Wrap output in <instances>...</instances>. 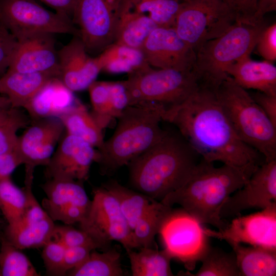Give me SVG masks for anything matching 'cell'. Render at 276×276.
<instances>
[{"mask_svg": "<svg viewBox=\"0 0 276 276\" xmlns=\"http://www.w3.org/2000/svg\"><path fill=\"white\" fill-rule=\"evenodd\" d=\"M163 120L175 125L206 162L237 167L261 165L260 154L238 137L211 89L199 85L181 104L166 111Z\"/></svg>", "mask_w": 276, "mask_h": 276, "instance_id": "1", "label": "cell"}, {"mask_svg": "<svg viewBox=\"0 0 276 276\" xmlns=\"http://www.w3.org/2000/svg\"><path fill=\"white\" fill-rule=\"evenodd\" d=\"M260 165L222 164L216 167L214 163L201 158L185 183L160 202L170 206L178 204L203 225L222 229L228 223L220 216L223 204L247 181Z\"/></svg>", "mask_w": 276, "mask_h": 276, "instance_id": "2", "label": "cell"}, {"mask_svg": "<svg viewBox=\"0 0 276 276\" xmlns=\"http://www.w3.org/2000/svg\"><path fill=\"white\" fill-rule=\"evenodd\" d=\"M199 158L179 132L167 131L159 142L127 165L130 182L136 191L160 202L185 183Z\"/></svg>", "mask_w": 276, "mask_h": 276, "instance_id": "3", "label": "cell"}, {"mask_svg": "<svg viewBox=\"0 0 276 276\" xmlns=\"http://www.w3.org/2000/svg\"><path fill=\"white\" fill-rule=\"evenodd\" d=\"M112 135L97 150V163L106 170L127 165L159 142L166 134L159 108L150 104L127 106L117 118Z\"/></svg>", "mask_w": 276, "mask_h": 276, "instance_id": "4", "label": "cell"}, {"mask_svg": "<svg viewBox=\"0 0 276 276\" xmlns=\"http://www.w3.org/2000/svg\"><path fill=\"white\" fill-rule=\"evenodd\" d=\"M266 26L264 20L254 24L236 21L220 36L201 45L195 52L192 69L199 85L216 91L228 76V68L250 55Z\"/></svg>", "mask_w": 276, "mask_h": 276, "instance_id": "5", "label": "cell"}, {"mask_svg": "<svg viewBox=\"0 0 276 276\" xmlns=\"http://www.w3.org/2000/svg\"><path fill=\"white\" fill-rule=\"evenodd\" d=\"M238 137L262 155L265 162L276 159V126L244 88L228 76L215 91Z\"/></svg>", "mask_w": 276, "mask_h": 276, "instance_id": "6", "label": "cell"}, {"mask_svg": "<svg viewBox=\"0 0 276 276\" xmlns=\"http://www.w3.org/2000/svg\"><path fill=\"white\" fill-rule=\"evenodd\" d=\"M128 106L151 104L165 112L185 101L199 86L192 70L155 68L150 66L128 74L122 81ZM163 119V118H162Z\"/></svg>", "mask_w": 276, "mask_h": 276, "instance_id": "7", "label": "cell"}, {"mask_svg": "<svg viewBox=\"0 0 276 276\" xmlns=\"http://www.w3.org/2000/svg\"><path fill=\"white\" fill-rule=\"evenodd\" d=\"M236 22L235 14L223 0L181 1L174 29L193 50L225 32Z\"/></svg>", "mask_w": 276, "mask_h": 276, "instance_id": "8", "label": "cell"}, {"mask_svg": "<svg viewBox=\"0 0 276 276\" xmlns=\"http://www.w3.org/2000/svg\"><path fill=\"white\" fill-rule=\"evenodd\" d=\"M130 8L128 0H78L72 21L89 54L98 55L114 41L119 20Z\"/></svg>", "mask_w": 276, "mask_h": 276, "instance_id": "9", "label": "cell"}, {"mask_svg": "<svg viewBox=\"0 0 276 276\" xmlns=\"http://www.w3.org/2000/svg\"><path fill=\"white\" fill-rule=\"evenodd\" d=\"M204 227L180 207L172 208L161 225L158 234L163 249L187 271L194 270L211 245Z\"/></svg>", "mask_w": 276, "mask_h": 276, "instance_id": "10", "label": "cell"}, {"mask_svg": "<svg viewBox=\"0 0 276 276\" xmlns=\"http://www.w3.org/2000/svg\"><path fill=\"white\" fill-rule=\"evenodd\" d=\"M0 23L17 40L37 33L79 36L71 19L48 10L35 0H0Z\"/></svg>", "mask_w": 276, "mask_h": 276, "instance_id": "11", "label": "cell"}, {"mask_svg": "<svg viewBox=\"0 0 276 276\" xmlns=\"http://www.w3.org/2000/svg\"><path fill=\"white\" fill-rule=\"evenodd\" d=\"M93 199L85 218L79 223L103 250L116 241L125 249L137 248L132 232L123 216L116 198L103 186L93 190Z\"/></svg>", "mask_w": 276, "mask_h": 276, "instance_id": "12", "label": "cell"}, {"mask_svg": "<svg viewBox=\"0 0 276 276\" xmlns=\"http://www.w3.org/2000/svg\"><path fill=\"white\" fill-rule=\"evenodd\" d=\"M210 237L226 241L231 246L238 244L276 250V202L256 213L234 217L223 229L204 227Z\"/></svg>", "mask_w": 276, "mask_h": 276, "instance_id": "13", "label": "cell"}, {"mask_svg": "<svg viewBox=\"0 0 276 276\" xmlns=\"http://www.w3.org/2000/svg\"><path fill=\"white\" fill-rule=\"evenodd\" d=\"M276 202V159L258 167L247 181L231 195L223 204L221 219L241 215L245 210L264 209Z\"/></svg>", "mask_w": 276, "mask_h": 276, "instance_id": "14", "label": "cell"}, {"mask_svg": "<svg viewBox=\"0 0 276 276\" xmlns=\"http://www.w3.org/2000/svg\"><path fill=\"white\" fill-rule=\"evenodd\" d=\"M42 189L47 195L42 207L54 222L72 225L80 223L86 216L91 200L82 182L49 179Z\"/></svg>", "mask_w": 276, "mask_h": 276, "instance_id": "15", "label": "cell"}, {"mask_svg": "<svg viewBox=\"0 0 276 276\" xmlns=\"http://www.w3.org/2000/svg\"><path fill=\"white\" fill-rule=\"evenodd\" d=\"M97 158L98 151L93 146L81 138L66 133L45 166L44 175L48 179L83 183L88 178L90 166Z\"/></svg>", "mask_w": 276, "mask_h": 276, "instance_id": "16", "label": "cell"}, {"mask_svg": "<svg viewBox=\"0 0 276 276\" xmlns=\"http://www.w3.org/2000/svg\"><path fill=\"white\" fill-rule=\"evenodd\" d=\"M140 50L147 63L155 68L192 70L195 59V52L173 27L156 28Z\"/></svg>", "mask_w": 276, "mask_h": 276, "instance_id": "17", "label": "cell"}, {"mask_svg": "<svg viewBox=\"0 0 276 276\" xmlns=\"http://www.w3.org/2000/svg\"><path fill=\"white\" fill-rule=\"evenodd\" d=\"M33 121L18 136L15 151L25 168L35 169L48 164L65 129L58 117Z\"/></svg>", "mask_w": 276, "mask_h": 276, "instance_id": "18", "label": "cell"}, {"mask_svg": "<svg viewBox=\"0 0 276 276\" xmlns=\"http://www.w3.org/2000/svg\"><path fill=\"white\" fill-rule=\"evenodd\" d=\"M58 78L72 91L87 89L101 71L96 57H91L79 36L58 51Z\"/></svg>", "mask_w": 276, "mask_h": 276, "instance_id": "19", "label": "cell"}, {"mask_svg": "<svg viewBox=\"0 0 276 276\" xmlns=\"http://www.w3.org/2000/svg\"><path fill=\"white\" fill-rule=\"evenodd\" d=\"M54 35L37 33L17 39L8 70L21 73L51 72L59 75Z\"/></svg>", "mask_w": 276, "mask_h": 276, "instance_id": "20", "label": "cell"}, {"mask_svg": "<svg viewBox=\"0 0 276 276\" xmlns=\"http://www.w3.org/2000/svg\"><path fill=\"white\" fill-rule=\"evenodd\" d=\"M92 117L103 130L128 106L126 89L122 81H95L88 87Z\"/></svg>", "mask_w": 276, "mask_h": 276, "instance_id": "21", "label": "cell"}, {"mask_svg": "<svg viewBox=\"0 0 276 276\" xmlns=\"http://www.w3.org/2000/svg\"><path fill=\"white\" fill-rule=\"evenodd\" d=\"M55 72L21 73L7 70L0 77V93L8 98L12 108H24L52 79Z\"/></svg>", "mask_w": 276, "mask_h": 276, "instance_id": "22", "label": "cell"}, {"mask_svg": "<svg viewBox=\"0 0 276 276\" xmlns=\"http://www.w3.org/2000/svg\"><path fill=\"white\" fill-rule=\"evenodd\" d=\"M227 75L245 89H254L276 96V67L267 60L257 61L250 56L232 65Z\"/></svg>", "mask_w": 276, "mask_h": 276, "instance_id": "23", "label": "cell"}, {"mask_svg": "<svg viewBox=\"0 0 276 276\" xmlns=\"http://www.w3.org/2000/svg\"><path fill=\"white\" fill-rule=\"evenodd\" d=\"M73 91L55 77L50 80L24 107L33 120L59 117L76 102Z\"/></svg>", "mask_w": 276, "mask_h": 276, "instance_id": "24", "label": "cell"}, {"mask_svg": "<svg viewBox=\"0 0 276 276\" xmlns=\"http://www.w3.org/2000/svg\"><path fill=\"white\" fill-rule=\"evenodd\" d=\"M231 247L240 276L276 275V250L243 244Z\"/></svg>", "mask_w": 276, "mask_h": 276, "instance_id": "25", "label": "cell"}, {"mask_svg": "<svg viewBox=\"0 0 276 276\" xmlns=\"http://www.w3.org/2000/svg\"><path fill=\"white\" fill-rule=\"evenodd\" d=\"M55 224L50 217L30 222L8 224L4 237L19 249L38 248L52 239Z\"/></svg>", "mask_w": 276, "mask_h": 276, "instance_id": "26", "label": "cell"}, {"mask_svg": "<svg viewBox=\"0 0 276 276\" xmlns=\"http://www.w3.org/2000/svg\"><path fill=\"white\" fill-rule=\"evenodd\" d=\"M67 134L81 138L100 149L104 143L102 129L84 105L77 100L68 110L58 117Z\"/></svg>", "mask_w": 276, "mask_h": 276, "instance_id": "27", "label": "cell"}, {"mask_svg": "<svg viewBox=\"0 0 276 276\" xmlns=\"http://www.w3.org/2000/svg\"><path fill=\"white\" fill-rule=\"evenodd\" d=\"M101 71L128 74L150 65L140 49L113 43L95 56Z\"/></svg>", "mask_w": 276, "mask_h": 276, "instance_id": "28", "label": "cell"}, {"mask_svg": "<svg viewBox=\"0 0 276 276\" xmlns=\"http://www.w3.org/2000/svg\"><path fill=\"white\" fill-rule=\"evenodd\" d=\"M157 27L149 16L130 7L119 20L113 43L141 49L146 38Z\"/></svg>", "mask_w": 276, "mask_h": 276, "instance_id": "29", "label": "cell"}, {"mask_svg": "<svg viewBox=\"0 0 276 276\" xmlns=\"http://www.w3.org/2000/svg\"><path fill=\"white\" fill-rule=\"evenodd\" d=\"M103 187L116 198L132 232L141 218L159 202L143 193L126 188L115 181H109Z\"/></svg>", "mask_w": 276, "mask_h": 276, "instance_id": "30", "label": "cell"}, {"mask_svg": "<svg viewBox=\"0 0 276 276\" xmlns=\"http://www.w3.org/2000/svg\"><path fill=\"white\" fill-rule=\"evenodd\" d=\"M133 276H172L171 268L172 259L163 249L142 247L138 251L126 249Z\"/></svg>", "mask_w": 276, "mask_h": 276, "instance_id": "31", "label": "cell"}, {"mask_svg": "<svg viewBox=\"0 0 276 276\" xmlns=\"http://www.w3.org/2000/svg\"><path fill=\"white\" fill-rule=\"evenodd\" d=\"M124 275L120 253L114 248L102 252L93 250L87 259L70 270V276H122Z\"/></svg>", "mask_w": 276, "mask_h": 276, "instance_id": "32", "label": "cell"}, {"mask_svg": "<svg viewBox=\"0 0 276 276\" xmlns=\"http://www.w3.org/2000/svg\"><path fill=\"white\" fill-rule=\"evenodd\" d=\"M201 266L195 273L182 272L189 276H240L235 254L210 246L201 259Z\"/></svg>", "mask_w": 276, "mask_h": 276, "instance_id": "33", "label": "cell"}, {"mask_svg": "<svg viewBox=\"0 0 276 276\" xmlns=\"http://www.w3.org/2000/svg\"><path fill=\"white\" fill-rule=\"evenodd\" d=\"M172 208L159 201L137 222L132 234L137 248L153 247L155 237Z\"/></svg>", "mask_w": 276, "mask_h": 276, "instance_id": "34", "label": "cell"}, {"mask_svg": "<svg viewBox=\"0 0 276 276\" xmlns=\"http://www.w3.org/2000/svg\"><path fill=\"white\" fill-rule=\"evenodd\" d=\"M0 276H39L28 257L4 236L0 240Z\"/></svg>", "mask_w": 276, "mask_h": 276, "instance_id": "35", "label": "cell"}, {"mask_svg": "<svg viewBox=\"0 0 276 276\" xmlns=\"http://www.w3.org/2000/svg\"><path fill=\"white\" fill-rule=\"evenodd\" d=\"M131 8L145 14L158 27H173L180 7V0H128Z\"/></svg>", "mask_w": 276, "mask_h": 276, "instance_id": "36", "label": "cell"}, {"mask_svg": "<svg viewBox=\"0 0 276 276\" xmlns=\"http://www.w3.org/2000/svg\"><path fill=\"white\" fill-rule=\"evenodd\" d=\"M26 204V196L22 189L16 186L10 178L0 181V210L8 224L22 217Z\"/></svg>", "mask_w": 276, "mask_h": 276, "instance_id": "37", "label": "cell"}, {"mask_svg": "<svg viewBox=\"0 0 276 276\" xmlns=\"http://www.w3.org/2000/svg\"><path fill=\"white\" fill-rule=\"evenodd\" d=\"M18 108H12L10 114L0 122V154L15 151L17 131L26 127L30 120Z\"/></svg>", "mask_w": 276, "mask_h": 276, "instance_id": "38", "label": "cell"}, {"mask_svg": "<svg viewBox=\"0 0 276 276\" xmlns=\"http://www.w3.org/2000/svg\"><path fill=\"white\" fill-rule=\"evenodd\" d=\"M55 225L52 239L61 243L66 248L86 246L93 249H103L102 246L84 231L76 229L71 225Z\"/></svg>", "mask_w": 276, "mask_h": 276, "instance_id": "39", "label": "cell"}, {"mask_svg": "<svg viewBox=\"0 0 276 276\" xmlns=\"http://www.w3.org/2000/svg\"><path fill=\"white\" fill-rule=\"evenodd\" d=\"M34 171V169L25 168V186L23 189L26 196V204L23 215L18 221L22 223L38 221L49 217L33 193Z\"/></svg>", "mask_w": 276, "mask_h": 276, "instance_id": "40", "label": "cell"}, {"mask_svg": "<svg viewBox=\"0 0 276 276\" xmlns=\"http://www.w3.org/2000/svg\"><path fill=\"white\" fill-rule=\"evenodd\" d=\"M66 247L53 239L43 247L42 258L48 275L62 276Z\"/></svg>", "mask_w": 276, "mask_h": 276, "instance_id": "41", "label": "cell"}, {"mask_svg": "<svg viewBox=\"0 0 276 276\" xmlns=\"http://www.w3.org/2000/svg\"><path fill=\"white\" fill-rule=\"evenodd\" d=\"M256 47L265 60L272 63L276 60L275 22L264 28L259 36Z\"/></svg>", "mask_w": 276, "mask_h": 276, "instance_id": "42", "label": "cell"}, {"mask_svg": "<svg viewBox=\"0 0 276 276\" xmlns=\"http://www.w3.org/2000/svg\"><path fill=\"white\" fill-rule=\"evenodd\" d=\"M17 43L16 38L0 23V74L8 68Z\"/></svg>", "mask_w": 276, "mask_h": 276, "instance_id": "43", "label": "cell"}, {"mask_svg": "<svg viewBox=\"0 0 276 276\" xmlns=\"http://www.w3.org/2000/svg\"><path fill=\"white\" fill-rule=\"evenodd\" d=\"M93 250L94 249L86 246L66 248L62 267L63 275H66L68 271L82 264Z\"/></svg>", "mask_w": 276, "mask_h": 276, "instance_id": "44", "label": "cell"}, {"mask_svg": "<svg viewBox=\"0 0 276 276\" xmlns=\"http://www.w3.org/2000/svg\"><path fill=\"white\" fill-rule=\"evenodd\" d=\"M258 0H230L229 6L234 11L236 21L257 23L254 19ZM261 22V21H260Z\"/></svg>", "mask_w": 276, "mask_h": 276, "instance_id": "45", "label": "cell"}, {"mask_svg": "<svg viewBox=\"0 0 276 276\" xmlns=\"http://www.w3.org/2000/svg\"><path fill=\"white\" fill-rule=\"evenodd\" d=\"M250 94L270 120L276 126V96L258 91Z\"/></svg>", "mask_w": 276, "mask_h": 276, "instance_id": "46", "label": "cell"}, {"mask_svg": "<svg viewBox=\"0 0 276 276\" xmlns=\"http://www.w3.org/2000/svg\"><path fill=\"white\" fill-rule=\"evenodd\" d=\"M21 165V160L15 151L0 154V181L10 178L15 169Z\"/></svg>", "mask_w": 276, "mask_h": 276, "instance_id": "47", "label": "cell"}, {"mask_svg": "<svg viewBox=\"0 0 276 276\" xmlns=\"http://www.w3.org/2000/svg\"><path fill=\"white\" fill-rule=\"evenodd\" d=\"M55 10V12L72 20L78 0H40Z\"/></svg>", "mask_w": 276, "mask_h": 276, "instance_id": "48", "label": "cell"}, {"mask_svg": "<svg viewBox=\"0 0 276 276\" xmlns=\"http://www.w3.org/2000/svg\"><path fill=\"white\" fill-rule=\"evenodd\" d=\"M275 10L276 0H258L254 19L256 22L262 21L266 14Z\"/></svg>", "mask_w": 276, "mask_h": 276, "instance_id": "49", "label": "cell"}, {"mask_svg": "<svg viewBox=\"0 0 276 276\" xmlns=\"http://www.w3.org/2000/svg\"><path fill=\"white\" fill-rule=\"evenodd\" d=\"M11 107L10 102L8 98L5 97L0 96V109L10 108Z\"/></svg>", "mask_w": 276, "mask_h": 276, "instance_id": "50", "label": "cell"}, {"mask_svg": "<svg viewBox=\"0 0 276 276\" xmlns=\"http://www.w3.org/2000/svg\"><path fill=\"white\" fill-rule=\"evenodd\" d=\"M12 107L0 109V122L5 119L11 112Z\"/></svg>", "mask_w": 276, "mask_h": 276, "instance_id": "51", "label": "cell"}, {"mask_svg": "<svg viewBox=\"0 0 276 276\" xmlns=\"http://www.w3.org/2000/svg\"><path fill=\"white\" fill-rule=\"evenodd\" d=\"M223 1L229 6L230 0H223Z\"/></svg>", "mask_w": 276, "mask_h": 276, "instance_id": "52", "label": "cell"}, {"mask_svg": "<svg viewBox=\"0 0 276 276\" xmlns=\"http://www.w3.org/2000/svg\"><path fill=\"white\" fill-rule=\"evenodd\" d=\"M3 235H4L2 233V232H1V227H0V240L2 239V238L3 237Z\"/></svg>", "mask_w": 276, "mask_h": 276, "instance_id": "53", "label": "cell"}, {"mask_svg": "<svg viewBox=\"0 0 276 276\" xmlns=\"http://www.w3.org/2000/svg\"><path fill=\"white\" fill-rule=\"evenodd\" d=\"M180 1H184V0H180Z\"/></svg>", "mask_w": 276, "mask_h": 276, "instance_id": "54", "label": "cell"}]
</instances>
